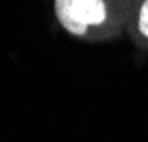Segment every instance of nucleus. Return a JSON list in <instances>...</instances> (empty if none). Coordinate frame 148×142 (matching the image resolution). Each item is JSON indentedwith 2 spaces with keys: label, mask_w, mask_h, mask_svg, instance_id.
I'll list each match as a JSON object with an SVG mask.
<instances>
[{
  "label": "nucleus",
  "mask_w": 148,
  "mask_h": 142,
  "mask_svg": "<svg viewBox=\"0 0 148 142\" xmlns=\"http://www.w3.org/2000/svg\"><path fill=\"white\" fill-rule=\"evenodd\" d=\"M106 16L102 0H74V18L80 26L100 24Z\"/></svg>",
  "instance_id": "nucleus-1"
},
{
  "label": "nucleus",
  "mask_w": 148,
  "mask_h": 142,
  "mask_svg": "<svg viewBox=\"0 0 148 142\" xmlns=\"http://www.w3.org/2000/svg\"><path fill=\"white\" fill-rule=\"evenodd\" d=\"M56 12H58V18L60 22L64 24L70 32L74 34H82L86 28L80 26L74 18V0H56Z\"/></svg>",
  "instance_id": "nucleus-2"
},
{
  "label": "nucleus",
  "mask_w": 148,
  "mask_h": 142,
  "mask_svg": "<svg viewBox=\"0 0 148 142\" xmlns=\"http://www.w3.org/2000/svg\"><path fill=\"white\" fill-rule=\"evenodd\" d=\"M140 30L142 34L148 36V2L142 6V12H140Z\"/></svg>",
  "instance_id": "nucleus-3"
}]
</instances>
